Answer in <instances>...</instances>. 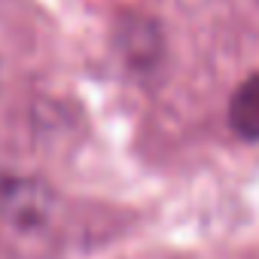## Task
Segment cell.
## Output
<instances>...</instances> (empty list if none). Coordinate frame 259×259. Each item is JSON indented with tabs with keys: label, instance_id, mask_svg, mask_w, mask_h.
<instances>
[{
	"label": "cell",
	"instance_id": "cell-1",
	"mask_svg": "<svg viewBox=\"0 0 259 259\" xmlns=\"http://www.w3.org/2000/svg\"><path fill=\"white\" fill-rule=\"evenodd\" d=\"M229 122L241 138L259 141V73L244 79L229 104Z\"/></svg>",
	"mask_w": 259,
	"mask_h": 259
}]
</instances>
